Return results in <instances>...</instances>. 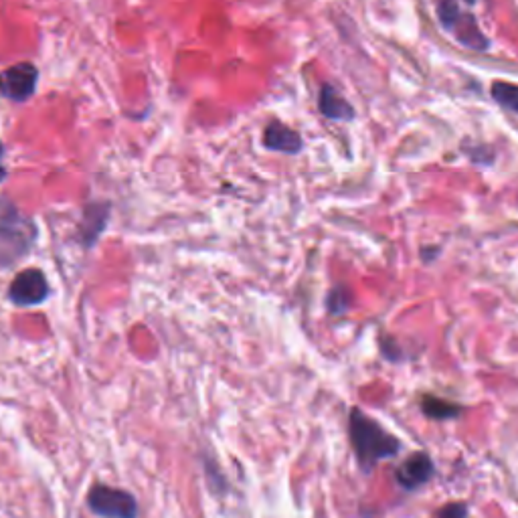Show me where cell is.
<instances>
[{
  "mask_svg": "<svg viewBox=\"0 0 518 518\" xmlns=\"http://www.w3.org/2000/svg\"><path fill=\"white\" fill-rule=\"evenodd\" d=\"M88 506L102 518H138L136 498L120 488L94 484L88 492Z\"/></svg>",
  "mask_w": 518,
  "mask_h": 518,
  "instance_id": "cell-4",
  "label": "cell"
},
{
  "mask_svg": "<svg viewBox=\"0 0 518 518\" xmlns=\"http://www.w3.org/2000/svg\"><path fill=\"white\" fill-rule=\"evenodd\" d=\"M349 438L363 474H371L379 462L395 458L401 452V442L357 407L349 417Z\"/></svg>",
  "mask_w": 518,
  "mask_h": 518,
  "instance_id": "cell-1",
  "label": "cell"
},
{
  "mask_svg": "<svg viewBox=\"0 0 518 518\" xmlns=\"http://www.w3.org/2000/svg\"><path fill=\"white\" fill-rule=\"evenodd\" d=\"M264 146L268 150H274V152L298 154L304 146V140L296 130H292L290 126L274 120L264 130Z\"/></svg>",
  "mask_w": 518,
  "mask_h": 518,
  "instance_id": "cell-8",
  "label": "cell"
},
{
  "mask_svg": "<svg viewBox=\"0 0 518 518\" xmlns=\"http://www.w3.org/2000/svg\"><path fill=\"white\" fill-rule=\"evenodd\" d=\"M490 94L494 98L496 104H500L502 108L518 114V85L510 83V81H494Z\"/></svg>",
  "mask_w": 518,
  "mask_h": 518,
  "instance_id": "cell-11",
  "label": "cell"
},
{
  "mask_svg": "<svg viewBox=\"0 0 518 518\" xmlns=\"http://www.w3.org/2000/svg\"><path fill=\"white\" fill-rule=\"evenodd\" d=\"M468 516H470L468 502H448L438 508L434 518H468Z\"/></svg>",
  "mask_w": 518,
  "mask_h": 518,
  "instance_id": "cell-13",
  "label": "cell"
},
{
  "mask_svg": "<svg viewBox=\"0 0 518 518\" xmlns=\"http://www.w3.org/2000/svg\"><path fill=\"white\" fill-rule=\"evenodd\" d=\"M49 298V282L41 270L21 272L9 288V300L19 308H33Z\"/></svg>",
  "mask_w": 518,
  "mask_h": 518,
  "instance_id": "cell-6",
  "label": "cell"
},
{
  "mask_svg": "<svg viewBox=\"0 0 518 518\" xmlns=\"http://www.w3.org/2000/svg\"><path fill=\"white\" fill-rule=\"evenodd\" d=\"M349 306H351V294H349L347 288L338 286V288L330 290V294H328V298H326V308H328L332 314L347 312Z\"/></svg>",
  "mask_w": 518,
  "mask_h": 518,
  "instance_id": "cell-12",
  "label": "cell"
},
{
  "mask_svg": "<svg viewBox=\"0 0 518 518\" xmlns=\"http://www.w3.org/2000/svg\"><path fill=\"white\" fill-rule=\"evenodd\" d=\"M3 158H5V144L0 142V183H5V179H7V168H5Z\"/></svg>",
  "mask_w": 518,
  "mask_h": 518,
  "instance_id": "cell-14",
  "label": "cell"
},
{
  "mask_svg": "<svg viewBox=\"0 0 518 518\" xmlns=\"http://www.w3.org/2000/svg\"><path fill=\"white\" fill-rule=\"evenodd\" d=\"M39 81V69L33 63H17L0 71V94L11 102L33 98Z\"/></svg>",
  "mask_w": 518,
  "mask_h": 518,
  "instance_id": "cell-5",
  "label": "cell"
},
{
  "mask_svg": "<svg viewBox=\"0 0 518 518\" xmlns=\"http://www.w3.org/2000/svg\"><path fill=\"white\" fill-rule=\"evenodd\" d=\"M37 237L35 221L19 213L9 201H0V266L9 268L25 257Z\"/></svg>",
  "mask_w": 518,
  "mask_h": 518,
  "instance_id": "cell-2",
  "label": "cell"
},
{
  "mask_svg": "<svg viewBox=\"0 0 518 518\" xmlns=\"http://www.w3.org/2000/svg\"><path fill=\"white\" fill-rule=\"evenodd\" d=\"M421 411L425 417L429 419H436V421H448V419H456L460 413H462V407L452 403V401H446V399H440L436 395H425L421 399Z\"/></svg>",
  "mask_w": 518,
  "mask_h": 518,
  "instance_id": "cell-10",
  "label": "cell"
},
{
  "mask_svg": "<svg viewBox=\"0 0 518 518\" xmlns=\"http://www.w3.org/2000/svg\"><path fill=\"white\" fill-rule=\"evenodd\" d=\"M318 108L322 112L324 118L334 120V122H349L355 118V110L353 106L344 100L336 88L332 85H322L320 90V98H318Z\"/></svg>",
  "mask_w": 518,
  "mask_h": 518,
  "instance_id": "cell-9",
  "label": "cell"
},
{
  "mask_svg": "<svg viewBox=\"0 0 518 518\" xmlns=\"http://www.w3.org/2000/svg\"><path fill=\"white\" fill-rule=\"evenodd\" d=\"M436 476V464L425 452H415L405 458L395 470V482L405 492H417Z\"/></svg>",
  "mask_w": 518,
  "mask_h": 518,
  "instance_id": "cell-7",
  "label": "cell"
},
{
  "mask_svg": "<svg viewBox=\"0 0 518 518\" xmlns=\"http://www.w3.org/2000/svg\"><path fill=\"white\" fill-rule=\"evenodd\" d=\"M438 19L440 25L466 49L470 51H488L490 39L484 35L478 19L472 13H466L456 3H442L438 5Z\"/></svg>",
  "mask_w": 518,
  "mask_h": 518,
  "instance_id": "cell-3",
  "label": "cell"
}]
</instances>
